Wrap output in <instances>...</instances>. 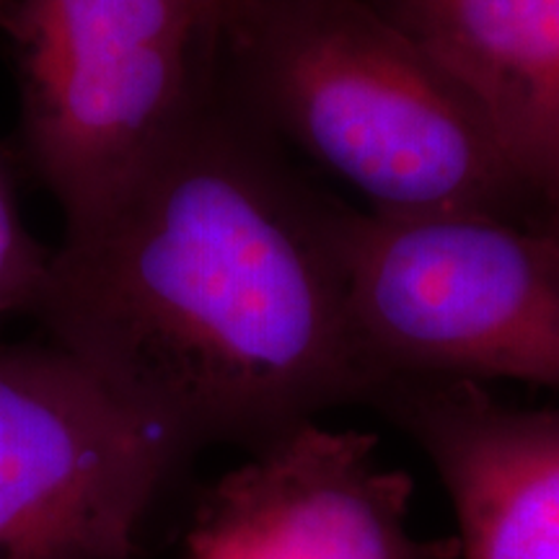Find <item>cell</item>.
Listing matches in <instances>:
<instances>
[{"mask_svg":"<svg viewBox=\"0 0 559 559\" xmlns=\"http://www.w3.org/2000/svg\"><path fill=\"white\" fill-rule=\"evenodd\" d=\"M547 207H549V226H547V230H551V234L559 236V187H557V192L547 200Z\"/></svg>","mask_w":559,"mask_h":559,"instance_id":"10","label":"cell"},{"mask_svg":"<svg viewBox=\"0 0 559 559\" xmlns=\"http://www.w3.org/2000/svg\"><path fill=\"white\" fill-rule=\"evenodd\" d=\"M185 453L60 347L0 342V559H132Z\"/></svg>","mask_w":559,"mask_h":559,"instance_id":"5","label":"cell"},{"mask_svg":"<svg viewBox=\"0 0 559 559\" xmlns=\"http://www.w3.org/2000/svg\"><path fill=\"white\" fill-rule=\"evenodd\" d=\"M223 47L251 120L373 213H502L523 192L466 91L400 21L353 0H234Z\"/></svg>","mask_w":559,"mask_h":559,"instance_id":"2","label":"cell"},{"mask_svg":"<svg viewBox=\"0 0 559 559\" xmlns=\"http://www.w3.org/2000/svg\"><path fill=\"white\" fill-rule=\"evenodd\" d=\"M423 449L461 559H559V404L510 407L481 383L396 379L370 400Z\"/></svg>","mask_w":559,"mask_h":559,"instance_id":"7","label":"cell"},{"mask_svg":"<svg viewBox=\"0 0 559 559\" xmlns=\"http://www.w3.org/2000/svg\"><path fill=\"white\" fill-rule=\"evenodd\" d=\"M330 210L213 99L66 223L32 317L185 451L260 449L379 389L347 319Z\"/></svg>","mask_w":559,"mask_h":559,"instance_id":"1","label":"cell"},{"mask_svg":"<svg viewBox=\"0 0 559 559\" xmlns=\"http://www.w3.org/2000/svg\"><path fill=\"white\" fill-rule=\"evenodd\" d=\"M234 0H16L21 143L66 223L102 207L213 102Z\"/></svg>","mask_w":559,"mask_h":559,"instance_id":"4","label":"cell"},{"mask_svg":"<svg viewBox=\"0 0 559 559\" xmlns=\"http://www.w3.org/2000/svg\"><path fill=\"white\" fill-rule=\"evenodd\" d=\"M409 510L412 479L373 436L309 419L210 489L187 559H456V539H419Z\"/></svg>","mask_w":559,"mask_h":559,"instance_id":"6","label":"cell"},{"mask_svg":"<svg viewBox=\"0 0 559 559\" xmlns=\"http://www.w3.org/2000/svg\"><path fill=\"white\" fill-rule=\"evenodd\" d=\"M52 249L37 241L21 218L9 174L0 164V319L34 313L45 290Z\"/></svg>","mask_w":559,"mask_h":559,"instance_id":"9","label":"cell"},{"mask_svg":"<svg viewBox=\"0 0 559 559\" xmlns=\"http://www.w3.org/2000/svg\"><path fill=\"white\" fill-rule=\"evenodd\" d=\"M330 230L349 326L379 389L396 379L559 389L551 230L489 210L340 207L330 210Z\"/></svg>","mask_w":559,"mask_h":559,"instance_id":"3","label":"cell"},{"mask_svg":"<svg viewBox=\"0 0 559 559\" xmlns=\"http://www.w3.org/2000/svg\"><path fill=\"white\" fill-rule=\"evenodd\" d=\"M485 117L523 192L559 187V0H396Z\"/></svg>","mask_w":559,"mask_h":559,"instance_id":"8","label":"cell"}]
</instances>
